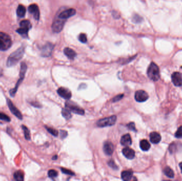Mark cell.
<instances>
[{
  "instance_id": "cell-3",
  "label": "cell",
  "mask_w": 182,
  "mask_h": 181,
  "mask_svg": "<svg viewBox=\"0 0 182 181\" xmlns=\"http://www.w3.org/2000/svg\"><path fill=\"white\" fill-rule=\"evenodd\" d=\"M147 74L148 77L154 81H158L160 78V71L159 67L156 64L152 62L147 69Z\"/></svg>"
},
{
  "instance_id": "cell-38",
  "label": "cell",
  "mask_w": 182,
  "mask_h": 181,
  "mask_svg": "<svg viewBox=\"0 0 182 181\" xmlns=\"http://www.w3.org/2000/svg\"><path fill=\"white\" fill-rule=\"evenodd\" d=\"M124 96V95H119L116 96V97H115L113 99H112V102H116L119 101L120 100H121V99Z\"/></svg>"
},
{
  "instance_id": "cell-19",
  "label": "cell",
  "mask_w": 182,
  "mask_h": 181,
  "mask_svg": "<svg viewBox=\"0 0 182 181\" xmlns=\"http://www.w3.org/2000/svg\"><path fill=\"white\" fill-rule=\"evenodd\" d=\"M133 173L131 170L123 171L121 173V178L124 181H129L133 178Z\"/></svg>"
},
{
  "instance_id": "cell-6",
  "label": "cell",
  "mask_w": 182,
  "mask_h": 181,
  "mask_svg": "<svg viewBox=\"0 0 182 181\" xmlns=\"http://www.w3.org/2000/svg\"><path fill=\"white\" fill-rule=\"evenodd\" d=\"M65 107L68 108L71 112H73L77 114L84 115L85 113V111L83 109L80 108L77 105H75L73 103L71 102H66L65 103Z\"/></svg>"
},
{
  "instance_id": "cell-28",
  "label": "cell",
  "mask_w": 182,
  "mask_h": 181,
  "mask_svg": "<svg viewBox=\"0 0 182 181\" xmlns=\"http://www.w3.org/2000/svg\"><path fill=\"white\" fill-rule=\"evenodd\" d=\"M20 27L25 28L28 29L29 30H30L32 28V24L29 20H22L20 23Z\"/></svg>"
},
{
  "instance_id": "cell-31",
  "label": "cell",
  "mask_w": 182,
  "mask_h": 181,
  "mask_svg": "<svg viewBox=\"0 0 182 181\" xmlns=\"http://www.w3.org/2000/svg\"><path fill=\"white\" fill-rule=\"evenodd\" d=\"M0 120L6 121V122H8L11 121L10 118L8 115L4 114L3 113H1V112H0Z\"/></svg>"
},
{
  "instance_id": "cell-20",
  "label": "cell",
  "mask_w": 182,
  "mask_h": 181,
  "mask_svg": "<svg viewBox=\"0 0 182 181\" xmlns=\"http://www.w3.org/2000/svg\"><path fill=\"white\" fill-rule=\"evenodd\" d=\"M27 69V67L25 63L22 62L20 65V73H19V78H21L22 79H24L26 73Z\"/></svg>"
},
{
  "instance_id": "cell-36",
  "label": "cell",
  "mask_w": 182,
  "mask_h": 181,
  "mask_svg": "<svg viewBox=\"0 0 182 181\" xmlns=\"http://www.w3.org/2000/svg\"><path fill=\"white\" fill-rule=\"evenodd\" d=\"M108 164L109 166L110 167H111L112 169H118L117 166L116 165L115 162L113 160V159H111V160L108 162Z\"/></svg>"
},
{
  "instance_id": "cell-32",
  "label": "cell",
  "mask_w": 182,
  "mask_h": 181,
  "mask_svg": "<svg viewBox=\"0 0 182 181\" xmlns=\"http://www.w3.org/2000/svg\"><path fill=\"white\" fill-rule=\"evenodd\" d=\"M46 130H48V132L51 134L52 135L54 136L55 137L57 136V134H58V132L57 130H56L55 129H54L53 128H51V127H46Z\"/></svg>"
},
{
  "instance_id": "cell-35",
  "label": "cell",
  "mask_w": 182,
  "mask_h": 181,
  "mask_svg": "<svg viewBox=\"0 0 182 181\" xmlns=\"http://www.w3.org/2000/svg\"><path fill=\"white\" fill-rule=\"evenodd\" d=\"M61 171L63 173H64V174H67V175H75V173H74L73 172H72V171H71L69 170V169H68L62 168V169H61Z\"/></svg>"
},
{
  "instance_id": "cell-22",
  "label": "cell",
  "mask_w": 182,
  "mask_h": 181,
  "mask_svg": "<svg viewBox=\"0 0 182 181\" xmlns=\"http://www.w3.org/2000/svg\"><path fill=\"white\" fill-rule=\"evenodd\" d=\"M140 146L141 149L146 151L150 149V144L147 140H143L140 141Z\"/></svg>"
},
{
  "instance_id": "cell-4",
  "label": "cell",
  "mask_w": 182,
  "mask_h": 181,
  "mask_svg": "<svg viewBox=\"0 0 182 181\" xmlns=\"http://www.w3.org/2000/svg\"><path fill=\"white\" fill-rule=\"evenodd\" d=\"M117 116L113 115L109 118H104L100 120L97 122V125L99 127H103L112 126L116 123Z\"/></svg>"
},
{
  "instance_id": "cell-11",
  "label": "cell",
  "mask_w": 182,
  "mask_h": 181,
  "mask_svg": "<svg viewBox=\"0 0 182 181\" xmlns=\"http://www.w3.org/2000/svg\"><path fill=\"white\" fill-rule=\"evenodd\" d=\"M172 80L174 85L177 87L182 86V74L179 72H176L172 73Z\"/></svg>"
},
{
  "instance_id": "cell-37",
  "label": "cell",
  "mask_w": 182,
  "mask_h": 181,
  "mask_svg": "<svg viewBox=\"0 0 182 181\" xmlns=\"http://www.w3.org/2000/svg\"><path fill=\"white\" fill-rule=\"evenodd\" d=\"M127 127L128 129H129L130 130L133 131H136V127H135V123L133 122H131L129 123L127 125Z\"/></svg>"
},
{
  "instance_id": "cell-12",
  "label": "cell",
  "mask_w": 182,
  "mask_h": 181,
  "mask_svg": "<svg viewBox=\"0 0 182 181\" xmlns=\"http://www.w3.org/2000/svg\"><path fill=\"white\" fill-rule=\"evenodd\" d=\"M57 94L60 96L61 97L63 98L69 100L71 97V92L69 90L64 88V87H61L59 88L57 91Z\"/></svg>"
},
{
  "instance_id": "cell-15",
  "label": "cell",
  "mask_w": 182,
  "mask_h": 181,
  "mask_svg": "<svg viewBox=\"0 0 182 181\" xmlns=\"http://www.w3.org/2000/svg\"><path fill=\"white\" fill-rule=\"evenodd\" d=\"M122 153L127 159H132L134 158L135 155L134 150L129 147H125L122 149Z\"/></svg>"
},
{
  "instance_id": "cell-2",
  "label": "cell",
  "mask_w": 182,
  "mask_h": 181,
  "mask_svg": "<svg viewBox=\"0 0 182 181\" xmlns=\"http://www.w3.org/2000/svg\"><path fill=\"white\" fill-rule=\"evenodd\" d=\"M12 44L9 35L0 32V51H6L11 47Z\"/></svg>"
},
{
  "instance_id": "cell-16",
  "label": "cell",
  "mask_w": 182,
  "mask_h": 181,
  "mask_svg": "<svg viewBox=\"0 0 182 181\" xmlns=\"http://www.w3.org/2000/svg\"><path fill=\"white\" fill-rule=\"evenodd\" d=\"M132 140L129 134H125L121 137L120 143L124 146H128L131 145Z\"/></svg>"
},
{
  "instance_id": "cell-24",
  "label": "cell",
  "mask_w": 182,
  "mask_h": 181,
  "mask_svg": "<svg viewBox=\"0 0 182 181\" xmlns=\"http://www.w3.org/2000/svg\"><path fill=\"white\" fill-rule=\"evenodd\" d=\"M13 178L16 181H24V173L21 171H18L14 173Z\"/></svg>"
},
{
  "instance_id": "cell-18",
  "label": "cell",
  "mask_w": 182,
  "mask_h": 181,
  "mask_svg": "<svg viewBox=\"0 0 182 181\" xmlns=\"http://www.w3.org/2000/svg\"><path fill=\"white\" fill-rule=\"evenodd\" d=\"M64 53L68 58L73 60L76 56V53L73 49L69 47H66L64 49Z\"/></svg>"
},
{
  "instance_id": "cell-10",
  "label": "cell",
  "mask_w": 182,
  "mask_h": 181,
  "mask_svg": "<svg viewBox=\"0 0 182 181\" xmlns=\"http://www.w3.org/2000/svg\"><path fill=\"white\" fill-rule=\"evenodd\" d=\"M76 13V10L71 8V9H69L64 10V11L61 12L58 15V17H60L61 19L66 20L71 17L75 15Z\"/></svg>"
},
{
  "instance_id": "cell-43",
  "label": "cell",
  "mask_w": 182,
  "mask_h": 181,
  "mask_svg": "<svg viewBox=\"0 0 182 181\" xmlns=\"http://www.w3.org/2000/svg\"><path fill=\"white\" fill-rule=\"evenodd\" d=\"M179 167H180V169H181V172H182V162H181V163L179 164Z\"/></svg>"
},
{
  "instance_id": "cell-39",
  "label": "cell",
  "mask_w": 182,
  "mask_h": 181,
  "mask_svg": "<svg viewBox=\"0 0 182 181\" xmlns=\"http://www.w3.org/2000/svg\"><path fill=\"white\" fill-rule=\"evenodd\" d=\"M67 132L66 131L61 130L60 131V137L62 139H64V138L67 136Z\"/></svg>"
},
{
  "instance_id": "cell-23",
  "label": "cell",
  "mask_w": 182,
  "mask_h": 181,
  "mask_svg": "<svg viewBox=\"0 0 182 181\" xmlns=\"http://www.w3.org/2000/svg\"><path fill=\"white\" fill-rule=\"evenodd\" d=\"M23 80H24V79H21V78H19L18 81H17V83H16L15 87L13 89H11V90H10V95H11V97H15V96L16 95V92H17V90H18L19 86H20V85L21 83Z\"/></svg>"
},
{
  "instance_id": "cell-26",
  "label": "cell",
  "mask_w": 182,
  "mask_h": 181,
  "mask_svg": "<svg viewBox=\"0 0 182 181\" xmlns=\"http://www.w3.org/2000/svg\"><path fill=\"white\" fill-rule=\"evenodd\" d=\"M164 174L169 178H173L174 177V173L172 169L169 167H166L163 169Z\"/></svg>"
},
{
  "instance_id": "cell-8",
  "label": "cell",
  "mask_w": 182,
  "mask_h": 181,
  "mask_svg": "<svg viewBox=\"0 0 182 181\" xmlns=\"http://www.w3.org/2000/svg\"><path fill=\"white\" fill-rule=\"evenodd\" d=\"M7 104L11 112L17 118H19V120H22V115L21 113L19 111V109L16 107V106L13 104L12 102L9 99H6Z\"/></svg>"
},
{
  "instance_id": "cell-33",
  "label": "cell",
  "mask_w": 182,
  "mask_h": 181,
  "mask_svg": "<svg viewBox=\"0 0 182 181\" xmlns=\"http://www.w3.org/2000/svg\"><path fill=\"white\" fill-rule=\"evenodd\" d=\"M79 40L83 43H86L87 41L86 35L85 34H80L79 36Z\"/></svg>"
},
{
  "instance_id": "cell-25",
  "label": "cell",
  "mask_w": 182,
  "mask_h": 181,
  "mask_svg": "<svg viewBox=\"0 0 182 181\" xmlns=\"http://www.w3.org/2000/svg\"><path fill=\"white\" fill-rule=\"evenodd\" d=\"M29 29L25 28H22V27H20L18 29L16 32L17 33H18L19 35L22 36L23 37L26 38L28 37V34Z\"/></svg>"
},
{
  "instance_id": "cell-1",
  "label": "cell",
  "mask_w": 182,
  "mask_h": 181,
  "mask_svg": "<svg viewBox=\"0 0 182 181\" xmlns=\"http://www.w3.org/2000/svg\"><path fill=\"white\" fill-rule=\"evenodd\" d=\"M25 53V48L20 47L11 54L6 61V66L11 67L15 65L22 58Z\"/></svg>"
},
{
  "instance_id": "cell-29",
  "label": "cell",
  "mask_w": 182,
  "mask_h": 181,
  "mask_svg": "<svg viewBox=\"0 0 182 181\" xmlns=\"http://www.w3.org/2000/svg\"><path fill=\"white\" fill-rule=\"evenodd\" d=\"M22 129L24 131V136L26 139L27 140H29L30 139V131L29 130L27 127H26L25 125H22Z\"/></svg>"
},
{
  "instance_id": "cell-14",
  "label": "cell",
  "mask_w": 182,
  "mask_h": 181,
  "mask_svg": "<svg viewBox=\"0 0 182 181\" xmlns=\"http://www.w3.org/2000/svg\"><path fill=\"white\" fill-rule=\"evenodd\" d=\"M114 146L110 141H106L103 145V151L107 155L111 156L114 151Z\"/></svg>"
},
{
  "instance_id": "cell-13",
  "label": "cell",
  "mask_w": 182,
  "mask_h": 181,
  "mask_svg": "<svg viewBox=\"0 0 182 181\" xmlns=\"http://www.w3.org/2000/svg\"><path fill=\"white\" fill-rule=\"evenodd\" d=\"M29 12L33 14L35 20H38L39 19L40 13L38 6L36 4H32L28 7Z\"/></svg>"
},
{
  "instance_id": "cell-34",
  "label": "cell",
  "mask_w": 182,
  "mask_h": 181,
  "mask_svg": "<svg viewBox=\"0 0 182 181\" xmlns=\"http://www.w3.org/2000/svg\"><path fill=\"white\" fill-rule=\"evenodd\" d=\"M175 137L179 139L182 138V126L180 127L175 133Z\"/></svg>"
},
{
  "instance_id": "cell-41",
  "label": "cell",
  "mask_w": 182,
  "mask_h": 181,
  "mask_svg": "<svg viewBox=\"0 0 182 181\" xmlns=\"http://www.w3.org/2000/svg\"><path fill=\"white\" fill-rule=\"evenodd\" d=\"M3 75V70L0 67V76H2Z\"/></svg>"
},
{
  "instance_id": "cell-27",
  "label": "cell",
  "mask_w": 182,
  "mask_h": 181,
  "mask_svg": "<svg viewBox=\"0 0 182 181\" xmlns=\"http://www.w3.org/2000/svg\"><path fill=\"white\" fill-rule=\"evenodd\" d=\"M71 112L70 110L65 107V108H63L62 110V115L67 120L70 119L71 118Z\"/></svg>"
},
{
  "instance_id": "cell-21",
  "label": "cell",
  "mask_w": 182,
  "mask_h": 181,
  "mask_svg": "<svg viewBox=\"0 0 182 181\" xmlns=\"http://www.w3.org/2000/svg\"><path fill=\"white\" fill-rule=\"evenodd\" d=\"M17 14L19 17L22 18L26 14V8L25 6L20 4L17 9Z\"/></svg>"
},
{
  "instance_id": "cell-7",
  "label": "cell",
  "mask_w": 182,
  "mask_h": 181,
  "mask_svg": "<svg viewBox=\"0 0 182 181\" xmlns=\"http://www.w3.org/2000/svg\"><path fill=\"white\" fill-rule=\"evenodd\" d=\"M54 48V45L50 43H48L44 45L41 50V54L43 57L50 56Z\"/></svg>"
},
{
  "instance_id": "cell-42",
  "label": "cell",
  "mask_w": 182,
  "mask_h": 181,
  "mask_svg": "<svg viewBox=\"0 0 182 181\" xmlns=\"http://www.w3.org/2000/svg\"><path fill=\"white\" fill-rule=\"evenodd\" d=\"M57 155H55V156L52 158V159L53 160H56V159H57Z\"/></svg>"
},
{
  "instance_id": "cell-5",
  "label": "cell",
  "mask_w": 182,
  "mask_h": 181,
  "mask_svg": "<svg viewBox=\"0 0 182 181\" xmlns=\"http://www.w3.org/2000/svg\"><path fill=\"white\" fill-rule=\"evenodd\" d=\"M66 22V20L62 19L59 17L58 16L55 18L52 23V30L56 33H58L62 31L64 28V25Z\"/></svg>"
},
{
  "instance_id": "cell-40",
  "label": "cell",
  "mask_w": 182,
  "mask_h": 181,
  "mask_svg": "<svg viewBox=\"0 0 182 181\" xmlns=\"http://www.w3.org/2000/svg\"><path fill=\"white\" fill-rule=\"evenodd\" d=\"M141 19H142L141 17H139L138 16H137V15H135V16H134V17H133V20H134V21L135 22H140Z\"/></svg>"
},
{
  "instance_id": "cell-30",
  "label": "cell",
  "mask_w": 182,
  "mask_h": 181,
  "mask_svg": "<svg viewBox=\"0 0 182 181\" xmlns=\"http://www.w3.org/2000/svg\"><path fill=\"white\" fill-rule=\"evenodd\" d=\"M57 172L54 169H51L48 172V176L50 178H55L57 177Z\"/></svg>"
},
{
  "instance_id": "cell-9",
  "label": "cell",
  "mask_w": 182,
  "mask_h": 181,
  "mask_svg": "<svg viewBox=\"0 0 182 181\" xmlns=\"http://www.w3.org/2000/svg\"><path fill=\"white\" fill-rule=\"evenodd\" d=\"M149 98V95L144 90H138L135 92V99L138 102H144Z\"/></svg>"
},
{
  "instance_id": "cell-17",
  "label": "cell",
  "mask_w": 182,
  "mask_h": 181,
  "mask_svg": "<svg viewBox=\"0 0 182 181\" xmlns=\"http://www.w3.org/2000/svg\"><path fill=\"white\" fill-rule=\"evenodd\" d=\"M150 141L154 144H157L161 140V137L159 134L156 132L151 133L150 134Z\"/></svg>"
}]
</instances>
